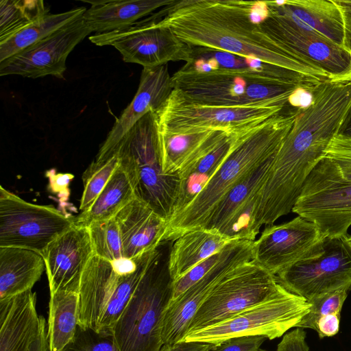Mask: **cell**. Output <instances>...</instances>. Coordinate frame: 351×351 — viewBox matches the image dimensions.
Masks as SVG:
<instances>
[{
    "label": "cell",
    "instance_id": "cell-49",
    "mask_svg": "<svg viewBox=\"0 0 351 351\" xmlns=\"http://www.w3.org/2000/svg\"><path fill=\"white\" fill-rule=\"evenodd\" d=\"M344 81H351V75L349 76L347 79H346Z\"/></svg>",
    "mask_w": 351,
    "mask_h": 351
},
{
    "label": "cell",
    "instance_id": "cell-7",
    "mask_svg": "<svg viewBox=\"0 0 351 351\" xmlns=\"http://www.w3.org/2000/svg\"><path fill=\"white\" fill-rule=\"evenodd\" d=\"M292 212L314 223L324 237L347 236L351 226V180L324 157L306 179Z\"/></svg>",
    "mask_w": 351,
    "mask_h": 351
},
{
    "label": "cell",
    "instance_id": "cell-51",
    "mask_svg": "<svg viewBox=\"0 0 351 351\" xmlns=\"http://www.w3.org/2000/svg\"><path fill=\"white\" fill-rule=\"evenodd\" d=\"M160 351H164V350L161 348Z\"/></svg>",
    "mask_w": 351,
    "mask_h": 351
},
{
    "label": "cell",
    "instance_id": "cell-12",
    "mask_svg": "<svg viewBox=\"0 0 351 351\" xmlns=\"http://www.w3.org/2000/svg\"><path fill=\"white\" fill-rule=\"evenodd\" d=\"M279 105L253 107H218L193 104L176 90L156 113L159 130L184 133L213 129L239 131L254 128L282 112Z\"/></svg>",
    "mask_w": 351,
    "mask_h": 351
},
{
    "label": "cell",
    "instance_id": "cell-50",
    "mask_svg": "<svg viewBox=\"0 0 351 351\" xmlns=\"http://www.w3.org/2000/svg\"><path fill=\"white\" fill-rule=\"evenodd\" d=\"M257 351H267V350H263V349L260 348V349H258Z\"/></svg>",
    "mask_w": 351,
    "mask_h": 351
},
{
    "label": "cell",
    "instance_id": "cell-36",
    "mask_svg": "<svg viewBox=\"0 0 351 351\" xmlns=\"http://www.w3.org/2000/svg\"><path fill=\"white\" fill-rule=\"evenodd\" d=\"M62 351H120L112 333L77 327L73 339Z\"/></svg>",
    "mask_w": 351,
    "mask_h": 351
},
{
    "label": "cell",
    "instance_id": "cell-8",
    "mask_svg": "<svg viewBox=\"0 0 351 351\" xmlns=\"http://www.w3.org/2000/svg\"><path fill=\"white\" fill-rule=\"evenodd\" d=\"M282 287L276 276L252 261L241 263L215 287L191 321L186 334L228 319L266 300Z\"/></svg>",
    "mask_w": 351,
    "mask_h": 351
},
{
    "label": "cell",
    "instance_id": "cell-41",
    "mask_svg": "<svg viewBox=\"0 0 351 351\" xmlns=\"http://www.w3.org/2000/svg\"><path fill=\"white\" fill-rule=\"evenodd\" d=\"M341 314L331 313L320 317L316 324L315 331L320 339L333 337L339 330Z\"/></svg>",
    "mask_w": 351,
    "mask_h": 351
},
{
    "label": "cell",
    "instance_id": "cell-6",
    "mask_svg": "<svg viewBox=\"0 0 351 351\" xmlns=\"http://www.w3.org/2000/svg\"><path fill=\"white\" fill-rule=\"evenodd\" d=\"M311 303L285 287L266 300L217 324L186 334L182 341H197L216 347L234 337L263 336L269 340L297 328L308 313Z\"/></svg>",
    "mask_w": 351,
    "mask_h": 351
},
{
    "label": "cell",
    "instance_id": "cell-17",
    "mask_svg": "<svg viewBox=\"0 0 351 351\" xmlns=\"http://www.w3.org/2000/svg\"><path fill=\"white\" fill-rule=\"evenodd\" d=\"M93 254L86 226L75 223L54 239L42 254L50 293L61 290L80 291L82 275Z\"/></svg>",
    "mask_w": 351,
    "mask_h": 351
},
{
    "label": "cell",
    "instance_id": "cell-34",
    "mask_svg": "<svg viewBox=\"0 0 351 351\" xmlns=\"http://www.w3.org/2000/svg\"><path fill=\"white\" fill-rule=\"evenodd\" d=\"M119 164L116 154L102 160L93 161L82 175L84 191L80 199V209L86 211L104 189Z\"/></svg>",
    "mask_w": 351,
    "mask_h": 351
},
{
    "label": "cell",
    "instance_id": "cell-3",
    "mask_svg": "<svg viewBox=\"0 0 351 351\" xmlns=\"http://www.w3.org/2000/svg\"><path fill=\"white\" fill-rule=\"evenodd\" d=\"M297 111L276 114L244 133L203 189L168 222L164 240L174 241L199 230L216 204L244 176L274 156L295 119Z\"/></svg>",
    "mask_w": 351,
    "mask_h": 351
},
{
    "label": "cell",
    "instance_id": "cell-42",
    "mask_svg": "<svg viewBox=\"0 0 351 351\" xmlns=\"http://www.w3.org/2000/svg\"><path fill=\"white\" fill-rule=\"evenodd\" d=\"M338 7L343 23V49L351 55V0H333Z\"/></svg>",
    "mask_w": 351,
    "mask_h": 351
},
{
    "label": "cell",
    "instance_id": "cell-10",
    "mask_svg": "<svg viewBox=\"0 0 351 351\" xmlns=\"http://www.w3.org/2000/svg\"><path fill=\"white\" fill-rule=\"evenodd\" d=\"M347 237H324L313 254L278 273V282L308 301L337 290H351V245Z\"/></svg>",
    "mask_w": 351,
    "mask_h": 351
},
{
    "label": "cell",
    "instance_id": "cell-33",
    "mask_svg": "<svg viewBox=\"0 0 351 351\" xmlns=\"http://www.w3.org/2000/svg\"><path fill=\"white\" fill-rule=\"evenodd\" d=\"M87 227L95 255L110 262L123 257L120 232L114 217L93 221Z\"/></svg>",
    "mask_w": 351,
    "mask_h": 351
},
{
    "label": "cell",
    "instance_id": "cell-23",
    "mask_svg": "<svg viewBox=\"0 0 351 351\" xmlns=\"http://www.w3.org/2000/svg\"><path fill=\"white\" fill-rule=\"evenodd\" d=\"M205 129L169 133L159 130L162 171L178 176L195 161L218 145L230 132Z\"/></svg>",
    "mask_w": 351,
    "mask_h": 351
},
{
    "label": "cell",
    "instance_id": "cell-21",
    "mask_svg": "<svg viewBox=\"0 0 351 351\" xmlns=\"http://www.w3.org/2000/svg\"><path fill=\"white\" fill-rule=\"evenodd\" d=\"M128 275H121L111 262L93 254L80 280V327L96 330L108 302Z\"/></svg>",
    "mask_w": 351,
    "mask_h": 351
},
{
    "label": "cell",
    "instance_id": "cell-32",
    "mask_svg": "<svg viewBox=\"0 0 351 351\" xmlns=\"http://www.w3.org/2000/svg\"><path fill=\"white\" fill-rule=\"evenodd\" d=\"M49 14V7L41 0H1L0 44Z\"/></svg>",
    "mask_w": 351,
    "mask_h": 351
},
{
    "label": "cell",
    "instance_id": "cell-2",
    "mask_svg": "<svg viewBox=\"0 0 351 351\" xmlns=\"http://www.w3.org/2000/svg\"><path fill=\"white\" fill-rule=\"evenodd\" d=\"M171 80L173 89L189 101L218 107L286 106L297 88L317 83L316 79L278 66L266 71L219 69L209 73L182 66Z\"/></svg>",
    "mask_w": 351,
    "mask_h": 351
},
{
    "label": "cell",
    "instance_id": "cell-13",
    "mask_svg": "<svg viewBox=\"0 0 351 351\" xmlns=\"http://www.w3.org/2000/svg\"><path fill=\"white\" fill-rule=\"evenodd\" d=\"M253 242L230 241L224 247L221 259L213 268L178 298L170 301L162 322L163 346L182 341L191 321L215 287L233 268L252 260Z\"/></svg>",
    "mask_w": 351,
    "mask_h": 351
},
{
    "label": "cell",
    "instance_id": "cell-25",
    "mask_svg": "<svg viewBox=\"0 0 351 351\" xmlns=\"http://www.w3.org/2000/svg\"><path fill=\"white\" fill-rule=\"evenodd\" d=\"M45 268L43 256L34 251L0 247V301L32 291Z\"/></svg>",
    "mask_w": 351,
    "mask_h": 351
},
{
    "label": "cell",
    "instance_id": "cell-45",
    "mask_svg": "<svg viewBox=\"0 0 351 351\" xmlns=\"http://www.w3.org/2000/svg\"><path fill=\"white\" fill-rule=\"evenodd\" d=\"M210 344L197 341H180L171 346H162L164 351H211Z\"/></svg>",
    "mask_w": 351,
    "mask_h": 351
},
{
    "label": "cell",
    "instance_id": "cell-46",
    "mask_svg": "<svg viewBox=\"0 0 351 351\" xmlns=\"http://www.w3.org/2000/svg\"><path fill=\"white\" fill-rule=\"evenodd\" d=\"M29 351H50L47 332V322L40 315V326L39 332L32 343Z\"/></svg>",
    "mask_w": 351,
    "mask_h": 351
},
{
    "label": "cell",
    "instance_id": "cell-26",
    "mask_svg": "<svg viewBox=\"0 0 351 351\" xmlns=\"http://www.w3.org/2000/svg\"><path fill=\"white\" fill-rule=\"evenodd\" d=\"M253 128L230 132L213 149L195 161L179 175L180 186L172 217L185 208L203 189L230 154L239 138Z\"/></svg>",
    "mask_w": 351,
    "mask_h": 351
},
{
    "label": "cell",
    "instance_id": "cell-43",
    "mask_svg": "<svg viewBox=\"0 0 351 351\" xmlns=\"http://www.w3.org/2000/svg\"><path fill=\"white\" fill-rule=\"evenodd\" d=\"M46 176L49 178V190L67 198L69 195V184L73 180V175L56 173L55 169H51L47 171Z\"/></svg>",
    "mask_w": 351,
    "mask_h": 351
},
{
    "label": "cell",
    "instance_id": "cell-18",
    "mask_svg": "<svg viewBox=\"0 0 351 351\" xmlns=\"http://www.w3.org/2000/svg\"><path fill=\"white\" fill-rule=\"evenodd\" d=\"M173 90L167 64L143 68L134 97L115 121L97 156L110 150L146 114L152 111L157 112L165 106Z\"/></svg>",
    "mask_w": 351,
    "mask_h": 351
},
{
    "label": "cell",
    "instance_id": "cell-9",
    "mask_svg": "<svg viewBox=\"0 0 351 351\" xmlns=\"http://www.w3.org/2000/svg\"><path fill=\"white\" fill-rule=\"evenodd\" d=\"M75 219L53 206L26 202L0 186V247L27 249L42 255Z\"/></svg>",
    "mask_w": 351,
    "mask_h": 351
},
{
    "label": "cell",
    "instance_id": "cell-40",
    "mask_svg": "<svg viewBox=\"0 0 351 351\" xmlns=\"http://www.w3.org/2000/svg\"><path fill=\"white\" fill-rule=\"evenodd\" d=\"M306 339L305 330L302 328H295L282 336L276 351H309Z\"/></svg>",
    "mask_w": 351,
    "mask_h": 351
},
{
    "label": "cell",
    "instance_id": "cell-30",
    "mask_svg": "<svg viewBox=\"0 0 351 351\" xmlns=\"http://www.w3.org/2000/svg\"><path fill=\"white\" fill-rule=\"evenodd\" d=\"M134 197L130 181L119 164L91 206L76 217L75 223L87 226L93 221L113 218Z\"/></svg>",
    "mask_w": 351,
    "mask_h": 351
},
{
    "label": "cell",
    "instance_id": "cell-28",
    "mask_svg": "<svg viewBox=\"0 0 351 351\" xmlns=\"http://www.w3.org/2000/svg\"><path fill=\"white\" fill-rule=\"evenodd\" d=\"M274 156L250 171L235 184L213 207L201 229L220 233L252 199L257 197Z\"/></svg>",
    "mask_w": 351,
    "mask_h": 351
},
{
    "label": "cell",
    "instance_id": "cell-14",
    "mask_svg": "<svg viewBox=\"0 0 351 351\" xmlns=\"http://www.w3.org/2000/svg\"><path fill=\"white\" fill-rule=\"evenodd\" d=\"M82 15L0 62V75H17L33 79L52 75L64 79L68 56L92 33Z\"/></svg>",
    "mask_w": 351,
    "mask_h": 351
},
{
    "label": "cell",
    "instance_id": "cell-35",
    "mask_svg": "<svg viewBox=\"0 0 351 351\" xmlns=\"http://www.w3.org/2000/svg\"><path fill=\"white\" fill-rule=\"evenodd\" d=\"M348 291L347 289H342L308 300L311 304L310 311L297 328H311L315 330L317 322L320 317L331 313L341 314Z\"/></svg>",
    "mask_w": 351,
    "mask_h": 351
},
{
    "label": "cell",
    "instance_id": "cell-1",
    "mask_svg": "<svg viewBox=\"0 0 351 351\" xmlns=\"http://www.w3.org/2000/svg\"><path fill=\"white\" fill-rule=\"evenodd\" d=\"M255 1L181 0L157 13L159 23L191 47L255 59L321 81L326 71L287 53L252 16Z\"/></svg>",
    "mask_w": 351,
    "mask_h": 351
},
{
    "label": "cell",
    "instance_id": "cell-5",
    "mask_svg": "<svg viewBox=\"0 0 351 351\" xmlns=\"http://www.w3.org/2000/svg\"><path fill=\"white\" fill-rule=\"evenodd\" d=\"M172 240H164L134 293L115 324L112 334L120 351H160L162 327L172 295L169 269Z\"/></svg>",
    "mask_w": 351,
    "mask_h": 351
},
{
    "label": "cell",
    "instance_id": "cell-38",
    "mask_svg": "<svg viewBox=\"0 0 351 351\" xmlns=\"http://www.w3.org/2000/svg\"><path fill=\"white\" fill-rule=\"evenodd\" d=\"M223 248L195 265L180 278L173 281L171 301L178 298L213 268L221 259Z\"/></svg>",
    "mask_w": 351,
    "mask_h": 351
},
{
    "label": "cell",
    "instance_id": "cell-39",
    "mask_svg": "<svg viewBox=\"0 0 351 351\" xmlns=\"http://www.w3.org/2000/svg\"><path fill=\"white\" fill-rule=\"evenodd\" d=\"M267 339L263 336H243L230 339L211 351H257Z\"/></svg>",
    "mask_w": 351,
    "mask_h": 351
},
{
    "label": "cell",
    "instance_id": "cell-20",
    "mask_svg": "<svg viewBox=\"0 0 351 351\" xmlns=\"http://www.w3.org/2000/svg\"><path fill=\"white\" fill-rule=\"evenodd\" d=\"M124 258H133L155 250L164 241L167 221L134 197L114 217Z\"/></svg>",
    "mask_w": 351,
    "mask_h": 351
},
{
    "label": "cell",
    "instance_id": "cell-29",
    "mask_svg": "<svg viewBox=\"0 0 351 351\" xmlns=\"http://www.w3.org/2000/svg\"><path fill=\"white\" fill-rule=\"evenodd\" d=\"M79 319V291L61 290L50 293L47 323L50 351H62L73 339Z\"/></svg>",
    "mask_w": 351,
    "mask_h": 351
},
{
    "label": "cell",
    "instance_id": "cell-15",
    "mask_svg": "<svg viewBox=\"0 0 351 351\" xmlns=\"http://www.w3.org/2000/svg\"><path fill=\"white\" fill-rule=\"evenodd\" d=\"M323 238L314 223L298 216L282 224L267 226L253 242L252 261L276 276L313 254Z\"/></svg>",
    "mask_w": 351,
    "mask_h": 351
},
{
    "label": "cell",
    "instance_id": "cell-47",
    "mask_svg": "<svg viewBox=\"0 0 351 351\" xmlns=\"http://www.w3.org/2000/svg\"><path fill=\"white\" fill-rule=\"evenodd\" d=\"M342 133L351 135V118L350 119Z\"/></svg>",
    "mask_w": 351,
    "mask_h": 351
},
{
    "label": "cell",
    "instance_id": "cell-16",
    "mask_svg": "<svg viewBox=\"0 0 351 351\" xmlns=\"http://www.w3.org/2000/svg\"><path fill=\"white\" fill-rule=\"evenodd\" d=\"M260 26L290 56L310 66L326 71L331 75L330 79L344 76L349 72L350 53L338 45L298 28L269 8L267 18Z\"/></svg>",
    "mask_w": 351,
    "mask_h": 351
},
{
    "label": "cell",
    "instance_id": "cell-11",
    "mask_svg": "<svg viewBox=\"0 0 351 351\" xmlns=\"http://www.w3.org/2000/svg\"><path fill=\"white\" fill-rule=\"evenodd\" d=\"M89 40L97 46L110 45L117 49L125 62L150 69L171 61L193 60V48L162 25L157 13L121 29L95 34Z\"/></svg>",
    "mask_w": 351,
    "mask_h": 351
},
{
    "label": "cell",
    "instance_id": "cell-31",
    "mask_svg": "<svg viewBox=\"0 0 351 351\" xmlns=\"http://www.w3.org/2000/svg\"><path fill=\"white\" fill-rule=\"evenodd\" d=\"M86 10V8L80 7L62 13L47 14L38 22L1 43L0 62L48 36L82 15Z\"/></svg>",
    "mask_w": 351,
    "mask_h": 351
},
{
    "label": "cell",
    "instance_id": "cell-24",
    "mask_svg": "<svg viewBox=\"0 0 351 351\" xmlns=\"http://www.w3.org/2000/svg\"><path fill=\"white\" fill-rule=\"evenodd\" d=\"M177 0H115L86 1L91 6L82 15L86 26L95 34L126 27L160 8Z\"/></svg>",
    "mask_w": 351,
    "mask_h": 351
},
{
    "label": "cell",
    "instance_id": "cell-4",
    "mask_svg": "<svg viewBox=\"0 0 351 351\" xmlns=\"http://www.w3.org/2000/svg\"><path fill=\"white\" fill-rule=\"evenodd\" d=\"M116 154L135 197L167 222L174 213L180 178L163 172L158 117L149 112L139 119L110 150L95 160Z\"/></svg>",
    "mask_w": 351,
    "mask_h": 351
},
{
    "label": "cell",
    "instance_id": "cell-48",
    "mask_svg": "<svg viewBox=\"0 0 351 351\" xmlns=\"http://www.w3.org/2000/svg\"><path fill=\"white\" fill-rule=\"evenodd\" d=\"M347 239H348V242L350 243V245H351V236H349V237L348 236V237H347Z\"/></svg>",
    "mask_w": 351,
    "mask_h": 351
},
{
    "label": "cell",
    "instance_id": "cell-19",
    "mask_svg": "<svg viewBox=\"0 0 351 351\" xmlns=\"http://www.w3.org/2000/svg\"><path fill=\"white\" fill-rule=\"evenodd\" d=\"M269 8L298 28L343 48V23L333 0L267 1Z\"/></svg>",
    "mask_w": 351,
    "mask_h": 351
},
{
    "label": "cell",
    "instance_id": "cell-22",
    "mask_svg": "<svg viewBox=\"0 0 351 351\" xmlns=\"http://www.w3.org/2000/svg\"><path fill=\"white\" fill-rule=\"evenodd\" d=\"M40 326L36 292L0 301V351H29Z\"/></svg>",
    "mask_w": 351,
    "mask_h": 351
},
{
    "label": "cell",
    "instance_id": "cell-27",
    "mask_svg": "<svg viewBox=\"0 0 351 351\" xmlns=\"http://www.w3.org/2000/svg\"><path fill=\"white\" fill-rule=\"evenodd\" d=\"M230 241L218 232L194 230L173 241L169 257V269L173 281L180 278L195 265L220 252Z\"/></svg>",
    "mask_w": 351,
    "mask_h": 351
},
{
    "label": "cell",
    "instance_id": "cell-44",
    "mask_svg": "<svg viewBox=\"0 0 351 351\" xmlns=\"http://www.w3.org/2000/svg\"><path fill=\"white\" fill-rule=\"evenodd\" d=\"M315 86V85L311 88L303 86L297 88L289 97L288 104L298 110L309 107L313 100V90Z\"/></svg>",
    "mask_w": 351,
    "mask_h": 351
},
{
    "label": "cell",
    "instance_id": "cell-37",
    "mask_svg": "<svg viewBox=\"0 0 351 351\" xmlns=\"http://www.w3.org/2000/svg\"><path fill=\"white\" fill-rule=\"evenodd\" d=\"M334 162L342 175L351 180V135H335L328 145L325 156Z\"/></svg>",
    "mask_w": 351,
    "mask_h": 351
}]
</instances>
